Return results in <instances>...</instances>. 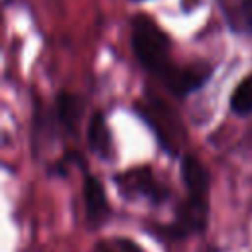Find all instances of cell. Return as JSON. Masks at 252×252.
<instances>
[{
	"instance_id": "8",
	"label": "cell",
	"mask_w": 252,
	"mask_h": 252,
	"mask_svg": "<svg viewBox=\"0 0 252 252\" xmlns=\"http://www.w3.org/2000/svg\"><path fill=\"white\" fill-rule=\"evenodd\" d=\"M219 10L226 30L234 37H252V0H220Z\"/></svg>"
},
{
	"instance_id": "12",
	"label": "cell",
	"mask_w": 252,
	"mask_h": 252,
	"mask_svg": "<svg viewBox=\"0 0 252 252\" xmlns=\"http://www.w3.org/2000/svg\"><path fill=\"white\" fill-rule=\"evenodd\" d=\"M130 2H134V4H140V2H148V0H130Z\"/></svg>"
},
{
	"instance_id": "6",
	"label": "cell",
	"mask_w": 252,
	"mask_h": 252,
	"mask_svg": "<svg viewBox=\"0 0 252 252\" xmlns=\"http://www.w3.org/2000/svg\"><path fill=\"white\" fill-rule=\"evenodd\" d=\"M213 77V67L207 63L177 65L159 83L175 100H183L193 93H199Z\"/></svg>"
},
{
	"instance_id": "2",
	"label": "cell",
	"mask_w": 252,
	"mask_h": 252,
	"mask_svg": "<svg viewBox=\"0 0 252 252\" xmlns=\"http://www.w3.org/2000/svg\"><path fill=\"white\" fill-rule=\"evenodd\" d=\"M130 47L144 73L161 83L175 67L171 61L173 41L169 33L150 14L138 12L130 18Z\"/></svg>"
},
{
	"instance_id": "10",
	"label": "cell",
	"mask_w": 252,
	"mask_h": 252,
	"mask_svg": "<svg viewBox=\"0 0 252 252\" xmlns=\"http://www.w3.org/2000/svg\"><path fill=\"white\" fill-rule=\"evenodd\" d=\"M69 167H81V169H87V161L83 158L81 152L77 150H65L57 159H53L49 165H47V175L49 177H65Z\"/></svg>"
},
{
	"instance_id": "11",
	"label": "cell",
	"mask_w": 252,
	"mask_h": 252,
	"mask_svg": "<svg viewBox=\"0 0 252 252\" xmlns=\"http://www.w3.org/2000/svg\"><path fill=\"white\" fill-rule=\"evenodd\" d=\"M91 252H146V250L130 236H110L96 240Z\"/></svg>"
},
{
	"instance_id": "7",
	"label": "cell",
	"mask_w": 252,
	"mask_h": 252,
	"mask_svg": "<svg viewBox=\"0 0 252 252\" xmlns=\"http://www.w3.org/2000/svg\"><path fill=\"white\" fill-rule=\"evenodd\" d=\"M85 144H87V150L100 161H106V163L116 161L118 152L114 146V136L108 126L106 114L102 110H93L89 114L87 126H85Z\"/></svg>"
},
{
	"instance_id": "4",
	"label": "cell",
	"mask_w": 252,
	"mask_h": 252,
	"mask_svg": "<svg viewBox=\"0 0 252 252\" xmlns=\"http://www.w3.org/2000/svg\"><path fill=\"white\" fill-rule=\"evenodd\" d=\"M81 201L89 230H100L108 224V220L112 219V205L108 201L106 187L98 175L89 173L87 169H83L81 179Z\"/></svg>"
},
{
	"instance_id": "1",
	"label": "cell",
	"mask_w": 252,
	"mask_h": 252,
	"mask_svg": "<svg viewBox=\"0 0 252 252\" xmlns=\"http://www.w3.org/2000/svg\"><path fill=\"white\" fill-rule=\"evenodd\" d=\"M179 179L183 197L175 203L173 219L158 226L161 236L175 242L205 234L211 220V173L207 163L197 154L183 152L179 158Z\"/></svg>"
},
{
	"instance_id": "3",
	"label": "cell",
	"mask_w": 252,
	"mask_h": 252,
	"mask_svg": "<svg viewBox=\"0 0 252 252\" xmlns=\"http://www.w3.org/2000/svg\"><path fill=\"white\" fill-rule=\"evenodd\" d=\"M110 181L124 201H144L150 207H163L173 195L171 187L159 179V175L148 163L122 169L114 173Z\"/></svg>"
},
{
	"instance_id": "9",
	"label": "cell",
	"mask_w": 252,
	"mask_h": 252,
	"mask_svg": "<svg viewBox=\"0 0 252 252\" xmlns=\"http://www.w3.org/2000/svg\"><path fill=\"white\" fill-rule=\"evenodd\" d=\"M228 110L238 118L252 116V71L246 73L230 91Z\"/></svg>"
},
{
	"instance_id": "5",
	"label": "cell",
	"mask_w": 252,
	"mask_h": 252,
	"mask_svg": "<svg viewBox=\"0 0 252 252\" xmlns=\"http://www.w3.org/2000/svg\"><path fill=\"white\" fill-rule=\"evenodd\" d=\"M49 114L53 120V126L57 130V136H69L77 138L79 136V126L85 114V100L81 94L61 89L55 93L51 104H49Z\"/></svg>"
}]
</instances>
